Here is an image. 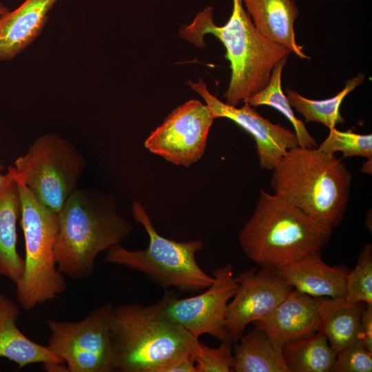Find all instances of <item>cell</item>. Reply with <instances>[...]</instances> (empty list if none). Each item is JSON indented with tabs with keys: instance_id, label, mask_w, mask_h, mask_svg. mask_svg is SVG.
Masks as SVG:
<instances>
[{
	"instance_id": "5",
	"label": "cell",
	"mask_w": 372,
	"mask_h": 372,
	"mask_svg": "<svg viewBox=\"0 0 372 372\" xmlns=\"http://www.w3.org/2000/svg\"><path fill=\"white\" fill-rule=\"evenodd\" d=\"M332 229L319 223L297 207L261 189L254 211L238 236L251 261L276 269L313 252L329 241Z\"/></svg>"
},
{
	"instance_id": "22",
	"label": "cell",
	"mask_w": 372,
	"mask_h": 372,
	"mask_svg": "<svg viewBox=\"0 0 372 372\" xmlns=\"http://www.w3.org/2000/svg\"><path fill=\"white\" fill-rule=\"evenodd\" d=\"M281 351L289 372L331 371L337 355L320 331L287 342Z\"/></svg>"
},
{
	"instance_id": "1",
	"label": "cell",
	"mask_w": 372,
	"mask_h": 372,
	"mask_svg": "<svg viewBox=\"0 0 372 372\" xmlns=\"http://www.w3.org/2000/svg\"><path fill=\"white\" fill-rule=\"evenodd\" d=\"M232 2L231 16L223 26L214 23V9L208 6L180 30V37L198 48L204 46L206 34H214L223 43L231 69L229 84L223 96L226 103L237 106L262 90L276 65L291 52L259 32L242 0Z\"/></svg>"
},
{
	"instance_id": "25",
	"label": "cell",
	"mask_w": 372,
	"mask_h": 372,
	"mask_svg": "<svg viewBox=\"0 0 372 372\" xmlns=\"http://www.w3.org/2000/svg\"><path fill=\"white\" fill-rule=\"evenodd\" d=\"M345 300L349 303L372 304V246L366 244L355 267L346 279Z\"/></svg>"
},
{
	"instance_id": "21",
	"label": "cell",
	"mask_w": 372,
	"mask_h": 372,
	"mask_svg": "<svg viewBox=\"0 0 372 372\" xmlns=\"http://www.w3.org/2000/svg\"><path fill=\"white\" fill-rule=\"evenodd\" d=\"M237 342L233 349V371L289 372L282 351L258 329L243 334Z\"/></svg>"
},
{
	"instance_id": "23",
	"label": "cell",
	"mask_w": 372,
	"mask_h": 372,
	"mask_svg": "<svg viewBox=\"0 0 372 372\" xmlns=\"http://www.w3.org/2000/svg\"><path fill=\"white\" fill-rule=\"evenodd\" d=\"M364 79V74H358L346 81L344 88L337 94L327 99H309L289 88L286 90V96L290 105L304 118L306 122L320 123L330 130L344 121L340 112V105L344 98Z\"/></svg>"
},
{
	"instance_id": "13",
	"label": "cell",
	"mask_w": 372,
	"mask_h": 372,
	"mask_svg": "<svg viewBox=\"0 0 372 372\" xmlns=\"http://www.w3.org/2000/svg\"><path fill=\"white\" fill-rule=\"evenodd\" d=\"M187 83L202 96L214 119L228 118L254 138L259 165L262 169L272 170L289 149L298 146L294 132L273 123L247 102L240 107L230 105L213 95L202 80L196 83L188 81Z\"/></svg>"
},
{
	"instance_id": "19",
	"label": "cell",
	"mask_w": 372,
	"mask_h": 372,
	"mask_svg": "<svg viewBox=\"0 0 372 372\" xmlns=\"http://www.w3.org/2000/svg\"><path fill=\"white\" fill-rule=\"evenodd\" d=\"M20 310L9 297L0 293V357L15 362L19 368L33 364L65 363L47 346L24 335L17 327Z\"/></svg>"
},
{
	"instance_id": "20",
	"label": "cell",
	"mask_w": 372,
	"mask_h": 372,
	"mask_svg": "<svg viewBox=\"0 0 372 372\" xmlns=\"http://www.w3.org/2000/svg\"><path fill=\"white\" fill-rule=\"evenodd\" d=\"M318 331L327 337L336 353L360 338V317L364 303H349L344 298H314Z\"/></svg>"
},
{
	"instance_id": "24",
	"label": "cell",
	"mask_w": 372,
	"mask_h": 372,
	"mask_svg": "<svg viewBox=\"0 0 372 372\" xmlns=\"http://www.w3.org/2000/svg\"><path fill=\"white\" fill-rule=\"evenodd\" d=\"M287 58L282 59L273 68L267 85L260 92L247 99L251 107L268 105L281 112L293 127L298 146L302 147H316L318 144L307 130L304 123L296 116L292 107L282 89V72L287 63Z\"/></svg>"
},
{
	"instance_id": "9",
	"label": "cell",
	"mask_w": 372,
	"mask_h": 372,
	"mask_svg": "<svg viewBox=\"0 0 372 372\" xmlns=\"http://www.w3.org/2000/svg\"><path fill=\"white\" fill-rule=\"evenodd\" d=\"M113 304L106 302L76 322L47 320L48 349L61 358L68 372L114 371L109 336Z\"/></svg>"
},
{
	"instance_id": "27",
	"label": "cell",
	"mask_w": 372,
	"mask_h": 372,
	"mask_svg": "<svg viewBox=\"0 0 372 372\" xmlns=\"http://www.w3.org/2000/svg\"><path fill=\"white\" fill-rule=\"evenodd\" d=\"M231 343L226 340L218 347L212 348L198 340L193 352L197 372L233 371Z\"/></svg>"
},
{
	"instance_id": "7",
	"label": "cell",
	"mask_w": 372,
	"mask_h": 372,
	"mask_svg": "<svg viewBox=\"0 0 372 372\" xmlns=\"http://www.w3.org/2000/svg\"><path fill=\"white\" fill-rule=\"evenodd\" d=\"M16 176L25 245L24 272L15 285L16 296L22 309L31 310L64 293L67 287L54 255L59 216V212L41 203L32 194L17 172Z\"/></svg>"
},
{
	"instance_id": "26",
	"label": "cell",
	"mask_w": 372,
	"mask_h": 372,
	"mask_svg": "<svg viewBox=\"0 0 372 372\" xmlns=\"http://www.w3.org/2000/svg\"><path fill=\"white\" fill-rule=\"evenodd\" d=\"M318 147L329 154L342 152V159L351 156L371 158L372 135L355 133L351 130L340 131L335 127L329 130V135Z\"/></svg>"
},
{
	"instance_id": "8",
	"label": "cell",
	"mask_w": 372,
	"mask_h": 372,
	"mask_svg": "<svg viewBox=\"0 0 372 372\" xmlns=\"http://www.w3.org/2000/svg\"><path fill=\"white\" fill-rule=\"evenodd\" d=\"M85 159L56 134L39 137L14 162L17 176L43 205L59 212L84 170Z\"/></svg>"
},
{
	"instance_id": "33",
	"label": "cell",
	"mask_w": 372,
	"mask_h": 372,
	"mask_svg": "<svg viewBox=\"0 0 372 372\" xmlns=\"http://www.w3.org/2000/svg\"><path fill=\"white\" fill-rule=\"evenodd\" d=\"M2 168V166L0 165V171ZM5 179H6V174L5 175H2L1 173H0V188L2 186V185L3 184L4 181H5Z\"/></svg>"
},
{
	"instance_id": "32",
	"label": "cell",
	"mask_w": 372,
	"mask_h": 372,
	"mask_svg": "<svg viewBox=\"0 0 372 372\" xmlns=\"http://www.w3.org/2000/svg\"><path fill=\"white\" fill-rule=\"evenodd\" d=\"M10 11V10L8 7L5 6L4 5L0 3V16L9 12Z\"/></svg>"
},
{
	"instance_id": "16",
	"label": "cell",
	"mask_w": 372,
	"mask_h": 372,
	"mask_svg": "<svg viewBox=\"0 0 372 372\" xmlns=\"http://www.w3.org/2000/svg\"><path fill=\"white\" fill-rule=\"evenodd\" d=\"M57 1L25 0L0 16V61L14 58L37 38Z\"/></svg>"
},
{
	"instance_id": "29",
	"label": "cell",
	"mask_w": 372,
	"mask_h": 372,
	"mask_svg": "<svg viewBox=\"0 0 372 372\" xmlns=\"http://www.w3.org/2000/svg\"><path fill=\"white\" fill-rule=\"evenodd\" d=\"M360 338L366 348L372 353V304H366L362 311Z\"/></svg>"
},
{
	"instance_id": "12",
	"label": "cell",
	"mask_w": 372,
	"mask_h": 372,
	"mask_svg": "<svg viewBox=\"0 0 372 372\" xmlns=\"http://www.w3.org/2000/svg\"><path fill=\"white\" fill-rule=\"evenodd\" d=\"M238 287L229 302L225 328L237 342L249 323L269 315L293 289L276 269H247L235 277Z\"/></svg>"
},
{
	"instance_id": "31",
	"label": "cell",
	"mask_w": 372,
	"mask_h": 372,
	"mask_svg": "<svg viewBox=\"0 0 372 372\" xmlns=\"http://www.w3.org/2000/svg\"><path fill=\"white\" fill-rule=\"evenodd\" d=\"M361 172L369 175L372 174V158H366V160L362 163Z\"/></svg>"
},
{
	"instance_id": "28",
	"label": "cell",
	"mask_w": 372,
	"mask_h": 372,
	"mask_svg": "<svg viewBox=\"0 0 372 372\" xmlns=\"http://www.w3.org/2000/svg\"><path fill=\"white\" fill-rule=\"evenodd\" d=\"M331 371L371 372L372 353L360 338L337 353Z\"/></svg>"
},
{
	"instance_id": "15",
	"label": "cell",
	"mask_w": 372,
	"mask_h": 372,
	"mask_svg": "<svg viewBox=\"0 0 372 372\" xmlns=\"http://www.w3.org/2000/svg\"><path fill=\"white\" fill-rule=\"evenodd\" d=\"M320 254V251L311 253L276 270L298 291L313 298H344L349 271L342 266L327 265Z\"/></svg>"
},
{
	"instance_id": "10",
	"label": "cell",
	"mask_w": 372,
	"mask_h": 372,
	"mask_svg": "<svg viewBox=\"0 0 372 372\" xmlns=\"http://www.w3.org/2000/svg\"><path fill=\"white\" fill-rule=\"evenodd\" d=\"M212 274L214 280L205 292L180 299L166 293L158 304L168 319L196 338L206 333L224 342L229 340L225 328L227 306L238 284L231 264L214 269Z\"/></svg>"
},
{
	"instance_id": "11",
	"label": "cell",
	"mask_w": 372,
	"mask_h": 372,
	"mask_svg": "<svg viewBox=\"0 0 372 372\" xmlns=\"http://www.w3.org/2000/svg\"><path fill=\"white\" fill-rule=\"evenodd\" d=\"M214 120L206 104L189 100L174 109L144 145L173 164L189 167L203 156Z\"/></svg>"
},
{
	"instance_id": "18",
	"label": "cell",
	"mask_w": 372,
	"mask_h": 372,
	"mask_svg": "<svg viewBox=\"0 0 372 372\" xmlns=\"http://www.w3.org/2000/svg\"><path fill=\"white\" fill-rule=\"evenodd\" d=\"M256 28L269 40L309 59L296 40L294 22L298 8L294 0H242Z\"/></svg>"
},
{
	"instance_id": "30",
	"label": "cell",
	"mask_w": 372,
	"mask_h": 372,
	"mask_svg": "<svg viewBox=\"0 0 372 372\" xmlns=\"http://www.w3.org/2000/svg\"><path fill=\"white\" fill-rule=\"evenodd\" d=\"M163 372H197L193 353L172 363Z\"/></svg>"
},
{
	"instance_id": "3",
	"label": "cell",
	"mask_w": 372,
	"mask_h": 372,
	"mask_svg": "<svg viewBox=\"0 0 372 372\" xmlns=\"http://www.w3.org/2000/svg\"><path fill=\"white\" fill-rule=\"evenodd\" d=\"M352 175L342 158L316 147L289 149L272 169L273 194L333 229L347 208Z\"/></svg>"
},
{
	"instance_id": "2",
	"label": "cell",
	"mask_w": 372,
	"mask_h": 372,
	"mask_svg": "<svg viewBox=\"0 0 372 372\" xmlns=\"http://www.w3.org/2000/svg\"><path fill=\"white\" fill-rule=\"evenodd\" d=\"M109 336L114 371L163 372L194 352L199 340L164 314L157 302L113 306Z\"/></svg>"
},
{
	"instance_id": "6",
	"label": "cell",
	"mask_w": 372,
	"mask_h": 372,
	"mask_svg": "<svg viewBox=\"0 0 372 372\" xmlns=\"http://www.w3.org/2000/svg\"><path fill=\"white\" fill-rule=\"evenodd\" d=\"M134 220L145 228L149 243L144 250L132 251L116 244L107 249L104 261L137 271L161 287L195 293L209 287L214 277L198 265L196 254L203 248L199 240L178 242L161 236L143 206L134 201Z\"/></svg>"
},
{
	"instance_id": "14",
	"label": "cell",
	"mask_w": 372,
	"mask_h": 372,
	"mask_svg": "<svg viewBox=\"0 0 372 372\" xmlns=\"http://www.w3.org/2000/svg\"><path fill=\"white\" fill-rule=\"evenodd\" d=\"M253 323L282 350L287 342L318 331L315 299L293 289L269 315Z\"/></svg>"
},
{
	"instance_id": "4",
	"label": "cell",
	"mask_w": 372,
	"mask_h": 372,
	"mask_svg": "<svg viewBox=\"0 0 372 372\" xmlns=\"http://www.w3.org/2000/svg\"><path fill=\"white\" fill-rule=\"evenodd\" d=\"M54 244L59 270L73 280L91 275L96 256L120 244L132 231L114 198L92 189L76 188L59 212Z\"/></svg>"
},
{
	"instance_id": "17",
	"label": "cell",
	"mask_w": 372,
	"mask_h": 372,
	"mask_svg": "<svg viewBox=\"0 0 372 372\" xmlns=\"http://www.w3.org/2000/svg\"><path fill=\"white\" fill-rule=\"evenodd\" d=\"M21 206L16 170L10 167L0 188V276L15 285L21 279L25 260L17 250V221Z\"/></svg>"
}]
</instances>
